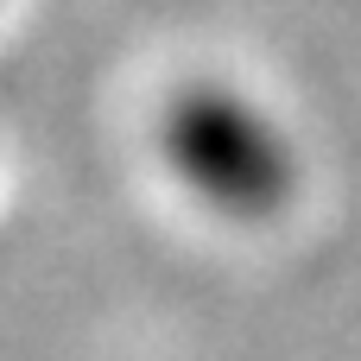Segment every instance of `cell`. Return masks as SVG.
<instances>
[{"instance_id":"6da1fadb","label":"cell","mask_w":361,"mask_h":361,"mask_svg":"<svg viewBox=\"0 0 361 361\" xmlns=\"http://www.w3.org/2000/svg\"><path fill=\"white\" fill-rule=\"evenodd\" d=\"M165 146L197 190H209L216 203H235V209H267L292 178L279 133L222 89L184 95L165 121Z\"/></svg>"}]
</instances>
